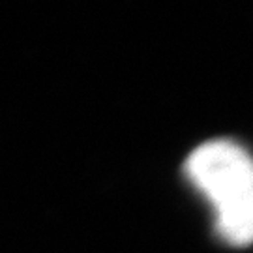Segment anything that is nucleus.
Wrapping results in <instances>:
<instances>
[{
  "instance_id": "f257e3e1",
  "label": "nucleus",
  "mask_w": 253,
  "mask_h": 253,
  "mask_svg": "<svg viewBox=\"0 0 253 253\" xmlns=\"http://www.w3.org/2000/svg\"><path fill=\"white\" fill-rule=\"evenodd\" d=\"M184 171L216 214L217 235L231 246L253 242V158L229 139H212L188 156Z\"/></svg>"
}]
</instances>
